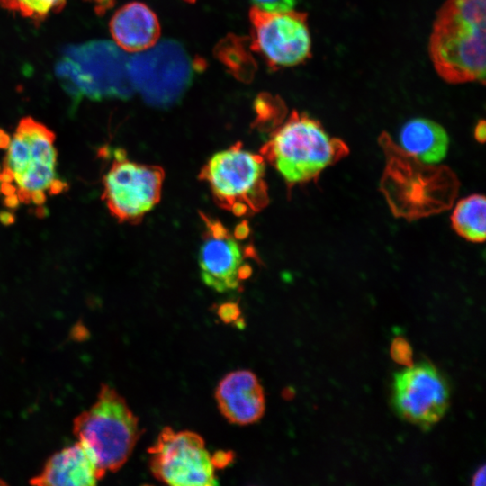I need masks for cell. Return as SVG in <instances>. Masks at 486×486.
<instances>
[{
	"instance_id": "cell-17",
	"label": "cell",
	"mask_w": 486,
	"mask_h": 486,
	"mask_svg": "<svg viewBox=\"0 0 486 486\" xmlns=\"http://www.w3.org/2000/svg\"><path fill=\"white\" fill-rule=\"evenodd\" d=\"M53 178L54 166L35 161H32L23 172L14 174V180L19 187L30 192L47 189Z\"/></svg>"
},
{
	"instance_id": "cell-12",
	"label": "cell",
	"mask_w": 486,
	"mask_h": 486,
	"mask_svg": "<svg viewBox=\"0 0 486 486\" xmlns=\"http://www.w3.org/2000/svg\"><path fill=\"white\" fill-rule=\"evenodd\" d=\"M215 399L222 416L235 425L253 424L265 413L264 389L256 374L250 370L227 374L216 387Z\"/></svg>"
},
{
	"instance_id": "cell-16",
	"label": "cell",
	"mask_w": 486,
	"mask_h": 486,
	"mask_svg": "<svg viewBox=\"0 0 486 486\" xmlns=\"http://www.w3.org/2000/svg\"><path fill=\"white\" fill-rule=\"evenodd\" d=\"M452 225L465 239L482 242L486 233V201L481 194L461 200L453 211Z\"/></svg>"
},
{
	"instance_id": "cell-24",
	"label": "cell",
	"mask_w": 486,
	"mask_h": 486,
	"mask_svg": "<svg viewBox=\"0 0 486 486\" xmlns=\"http://www.w3.org/2000/svg\"><path fill=\"white\" fill-rule=\"evenodd\" d=\"M91 4H94L97 14H102L106 11L112 8L114 4L115 0H88Z\"/></svg>"
},
{
	"instance_id": "cell-11",
	"label": "cell",
	"mask_w": 486,
	"mask_h": 486,
	"mask_svg": "<svg viewBox=\"0 0 486 486\" xmlns=\"http://www.w3.org/2000/svg\"><path fill=\"white\" fill-rule=\"evenodd\" d=\"M200 215L204 224L198 258L202 279L219 292L236 290L252 272L246 258L255 257V250L242 248L239 239L219 220Z\"/></svg>"
},
{
	"instance_id": "cell-1",
	"label": "cell",
	"mask_w": 486,
	"mask_h": 486,
	"mask_svg": "<svg viewBox=\"0 0 486 486\" xmlns=\"http://www.w3.org/2000/svg\"><path fill=\"white\" fill-rule=\"evenodd\" d=\"M486 0H446L428 41L437 75L449 84L485 83Z\"/></svg>"
},
{
	"instance_id": "cell-6",
	"label": "cell",
	"mask_w": 486,
	"mask_h": 486,
	"mask_svg": "<svg viewBox=\"0 0 486 486\" xmlns=\"http://www.w3.org/2000/svg\"><path fill=\"white\" fill-rule=\"evenodd\" d=\"M128 71L134 90L144 101L158 108L176 104L193 77L191 58L177 41L165 40L137 52L128 59Z\"/></svg>"
},
{
	"instance_id": "cell-21",
	"label": "cell",
	"mask_w": 486,
	"mask_h": 486,
	"mask_svg": "<svg viewBox=\"0 0 486 486\" xmlns=\"http://www.w3.org/2000/svg\"><path fill=\"white\" fill-rule=\"evenodd\" d=\"M254 6L270 13H281L292 10L296 0H251Z\"/></svg>"
},
{
	"instance_id": "cell-22",
	"label": "cell",
	"mask_w": 486,
	"mask_h": 486,
	"mask_svg": "<svg viewBox=\"0 0 486 486\" xmlns=\"http://www.w3.org/2000/svg\"><path fill=\"white\" fill-rule=\"evenodd\" d=\"M220 316L223 320H235L239 314V309L234 303H226L220 306Z\"/></svg>"
},
{
	"instance_id": "cell-25",
	"label": "cell",
	"mask_w": 486,
	"mask_h": 486,
	"mask_svg": "<svg viewBox=\"0 0 486 486\" xmlns=\"http://www.w3.org/2000/svg\"><path fill=\"white\" fill-rule=\"evenodd\" d=\"M46 200L47 197L43 190H35L31 194V202H33L37 206L43 205Z\"/></svg>"
},
{
	"instance_id": "cell-28",
	"label": "cell",
	"mask_w": 486,
	"mask_h": 486,
	"mask_svg": "<svg viewBox=\"0 0 486 486\" xmlns=\"http://www.w3.org/2000/svg\"><path fill=\"white\" fill-rule=\"evenodd\" d=\"M15 221V215L9 211H0V223L4 226H10Z\"/></svg>"
},
{
	"instance_id": "cell-15",
	"label": "cell",
	"mask_w": 486,
	"mask_h": 486,
	"mask_svg": "<svg viewBox=\"0 0 486 486\" xmlns=\"http://www.w3.org/2000/svg\"><path fill=\"white\" fill-rule=\"evenodd\" d=\"M399 140L407 155L426 165L441 162L446 156L449 144L445 129L426 118L408 121L400 129Z\"/></svg>"
},
{
	"instance_id": "cell-29",
	"label": "cell",
	"mask_w": 486,
	"mask_h": 486,
	"mask_svg": "<svg viewBox=\"0 0 486 486\" xmlns=\"http://www.w3.org/2000/svg\"><path fill=\"white\" fill-rule=\"evenodd\" d=\"M3 202H4V205L7 207L8 209L14 210L18 208L20 201H19L18 196L14 194L12 195L5 196Z\"/></svg>"
},
{
	"instance_id": "cell-18",
	"label": "cell",
	"mask_w": 486,
	"mask_h": 486,
	"mask_svg": "<svg viewBox=\"0 0 486 486\" xmlns=\"http://www.w3.org/2000/svg\"><path fill=\"white\" fill-rule=\"evenodd\" d=\"M65 0H2L5 8L18 11L24 16L42 18L62 7Z\"/></svg>"
},
{
	"instance_id": "cell-20",
	"label": "cell",
	"mask_w": 486,
	"mask_h": 486,
	"mask_svg": "<svg viewBox=\"0 0 486 486\" xmlns=\"http://www.w3.org/2000/svg\"><path fill=\"white\" fill-rule=\"evenodd\" d=\"M391 356L399 364L409 366L412 364V348L403 338L398 337L393 339L391 346Z\"/></svg>"
},
{
	"instance_id": "cell-19",
	"label": "cell",
	"mask_w": 486,
	"mask_h": 486,
	"mask_svg": "<svg viewBox=\"0 0 486 486\" xmlns=\"http://www.w3.org/2000/svg\"><path fill=\"white\" fill-rule=\"evenodd\" d=\"M8 148L4 166L9 167L14 174L23 172L32 162L28 140L20 133L15 132Z\"/></svg>"
},
{
	"instance_id": "cell-30",
	"label": "cell",
	"mask_w": 486,
	"mask_h": 486,
	"mask_svg": "<svg viewBox=\"0 0 486 486\" xmlns=\"http://www.w3.org/2000/svg\"><path fill=\"white\" fill-rule=\"evenodd\" d=\"M14 180V173L7 166H4L0 173V183H11Z\"/></svg>"
},
{
	"instance_id": "cell-4",
	"label": "cell",
	"mask_w": 486,
	"mask_h": 486,
	"mask_svg": "<svg viewBox=\"0 0 486 486\" xmlns=\"http://www.w3.org/2000/svg\"><path fill=\"white\" fill-rule=\"evenodd\" d=\"M124 50L110 40L68 47L56 67L63 86L75 99H127L134 92Z\"/></svg>"
},
{
	"instance_id": "cell-26",
	"label": "cell",
	"mask_w": 486,
	"mask_h": 486,
	"mask_svg": "<svg viewBox=\"0 0 486 486\" xmlns=\"http://www.w3.org/2000/svg\"><path fill=\"white\" fill-rule=\"evenodd\" d=\"M474 137L480 141L483 142L486 137V126L483 120L480 121L474 129Z\"/></svg>"
},
{
	"instance_id": "cell-27",
	"label": "cell",
	"mask_w": 486,
	"mask_h": 486,
	"mask_svg": "<svg viewBox=\"0 0 486 486\" xmlns=\"http://www.w3.org/2000/svg\"><path fill=\"white\" fill-rule=\"evenodd\" d=\"M472 485L482 486L485 484V466L480 467L472 476Z\"/></svg>"
},
{
	"instance_id": "cell-14",
	"label": "cell",
	"mask_w": 486,
	"mask_h": 486,
	"mask_svg": "<svg viewBox=\"0 0 486 486\" xmlns=\"http://www.w3.org/2000/svg\"><path fill=\"white\" fill-rule=\"evenodd\" d=\"M115 43L124 51L140 52L154 46L160 36V24L154 12L143 3L123 5L110 22Z\"/></svg>"
},
{
	"instance_id": "cell-2",
	"label": "cell",
	"mask_w": 486,
	"mask_h": 486,
	"mask_svg": "<svg viewBox=\"0 0 486 486\" xmlns=\"http://www.w3.org/2000/svg\"><path fill=\"white\" fill-rule=\"evenodd\" d=\"M343 141L331 138L321 124L293 111L260 149L291 187L317 177L347 153Z\"/></svg>"
},
{
	"instance_id": "cell-34",
	"label": "cell",
	"mask_w": 486,
	"mask_h": 486,
	"mask_svg": "<svg viewBox=\"0 0 486 486\" xmlns=\"http://www.w3.org/2000/svg\"><path fill=\"white\" fill-rule=\"evenodd\" d=\"M48 210L43 205H40L35 210V214L38 218H45L47 216Z\"/></svg>"
},
{
	"instance_id": "cell-10",
	"label": "cell",
	"mask_w": 486,
	"mask_h": 486,
	"mask_svg": "<svg viewBox=\"0 0 486 486\" xmlns=\"http://www.w3.org/2000/svg\"><path fill=\"white\" fill-rule=\"evenodd\" d=\"M450 400L448 383L430 363L422 362L394 374L392 404L405 420L423 428L438 422Z\"/></svg>"
},
{
	"instance_id": "cell-35",
	"label": "cell",
	"mask_w": 486,
	"mask_h": 486,
	"mask_svg": "<svg viewBox=\"0 0 486 486\" xmlns=\"http://www.w3.org/2000/svg\"><path fill=\"white\" fill-rule=\"evenodd\" d=\"M184 1L187 2V3H191V4L195 2V0H184Z\"/></svg>"
},
{
	"instance_id": "cell-9",
	"label": "cell",
	"mask_w": 486,
	"mask_h": 486,
	"mask_svg": "<svg viewBox=\"0 0 486 486\" xmlns=\"http://www.w3.org/2000/svg\"><path fill=\"white\" fill-rule=\"evenodd\" d=\"M251 49L273 69L306 61L311 55V40L306 13L290 10L270 13L250 9Z\"/></svg>"
},
{
	"instance_id": "cell-32",
	"label": "cell",
	"mask_w": 486,
	"mask_h": 486,
	"mask_svg": "<svg viewBox=\"0 0 486 486\" xmlns=\"http://www.w3.org/2000/svg\"><path fill=\"white\" fill-rule=\"evenodd\" d=\"M17 189L11 183H1L0 192L5 196L14 194Z\"/></svg>"
},
{
	"instance_id": "cell-31",
	"label": "cell",
	"mask_w": 486,
	"mask_h": 486,
	"mask_svg": "<svg viewBox=\"0 0 486 486\" xmlns=\"http://www.w3.org/2000/svg\"><path fill=\"white\" fill-rule=\"evenodd\" d=\"M18 191V194H17V196L19 198V201L23 202V203H26V204H29L31 203V194L32 192L22 188V187H19V189L17 190Z\"/></svg>"
},
{
	"instance_id": "cell-33",
	"label": "cell",
	"mask_w": 486,
	"mask_h": 486,
	"mask_svg": "<svg viewBox=\"0 0 486 486\" xmlns=\"http://www.w3.org/2000/svg\"><path fill=\"white\" fill-rule=\"evenodd\" d=\"M11 142V137L4 130L0 129V149L8 148Z\"/></svg>"
},
{
	"instance_id": "cell-36",
	"label": "cell",
	"mask_w": 486,
	"mask_h": 486,
	"mask_svg": "<svg viewBox=\"0 0 486 486\" xmlns=\"http://www.w3.org/2000/svg\"><path fill=\"white\" fill-rule=\"evenodd\" d=\"M2 2V0H0V3Z\"/></svg>"
},
{
	"instance_id": "cell-5",
	"label": "cell",
	"mask_w": 486,
	"mask_h": 486,
	"mask_svg": "<svg viewBox=\"0 0 486 486\" xmlns=\"http://www.w3.org/2000/svg\"><path fill=\"white\" fill-rule=\"evenodd\" d=\"M198 176L217 205L236 216H252L269 203L266 160L246 150L241 142L214 154Z\"/></svg>"
},
{
	"instance_id": "cell-3",
	"label": "cell",
	"mask_w": 486,
	"mask_h": 486,
	"mask_svg": "<svg viewBox=\"0 0 486 486\" xmlns=\"http://www.w3.org/2000/svg\"><path fill=\"white\" fill-rule=\"evenodd\" d=\"M73 432L104 473L125 464L141 436L138 417L108 384H103L94 403L76 417Z\"/></svg>"
},
{
	"instance_id": "cell-8",
	"label": "cell",
	"mask_w": 486,
	"mask_h": 486,
	"mask_svg": "<svg viewBox=\"0 0 486 486\" xmlns=\"http://www.w3.org/2000/svg\"><path fill=\"white\" fill-rule=\"evenodd\" d=\"M165 172L161 166L114 157L104 177V194L111 213L121 222L139 223L160 201Z\"/></svg>"
},
{
	"instance_id": "cell-13",
	"label": "cell",
	"mask_w": 486,
	"mask_h": 486,
	"mask_svg": "<svg viewBox=\"0 0 486 486\" xmlns=\"http://www.w3.org/2000/svg\"><path fill=\"white\" fill-rule=\"evenodd\" d=\"M78 441L53 454L30 482L40 486H90L104 476Z\"/></svg>"
},
{
	"instance_id": "cell-23",
	"label": "cell",
	"mask_w": 486,
	"mask_h": 486,
	"mask_svg": "<svg viewBox=\"0 0 486 486\" xmlns=\"http://www.w3.org/2000/svg\"><path fill=\"white\" fill-rule=\"evenodd\" d=\"M50 194H58L68 189V184L60 179L53 178L48 188Z\"/></svg>"
},
{
	"instance_id": "cell-7",
	"label": "cell",
	"mask_w": 486,
	"mask_h": 486,
	"mask_svg": "<svg viewBox=\"0 0 486 486\" xmlns=\"http://www.w3.org/2000/svg\"><path fill=\"white\" fill-rule=\"evenodd\" d=\"M149 469L154 477L173 486L218 484L215 463L204 439L189 430L164 428L148 449Z\"/></svg>"
}]
</instances>
